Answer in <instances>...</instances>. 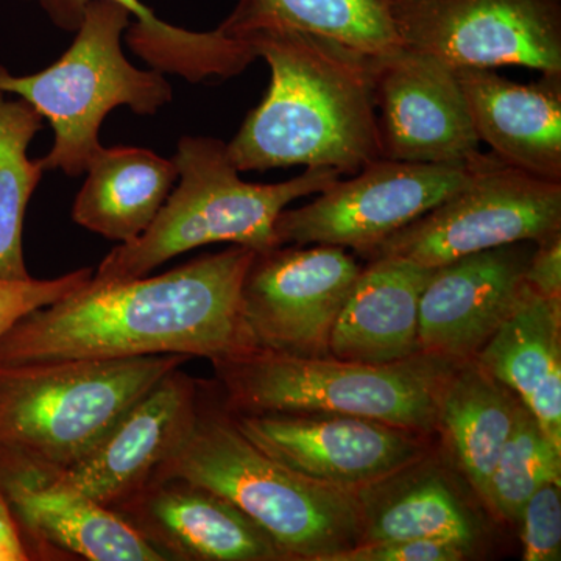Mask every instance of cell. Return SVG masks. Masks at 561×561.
<instances>
[{"label":"cell","mask_w":561,"mask_h":561,"mask_svg":"<svg viewBox=\"0 0 561 561\" xmlns=\"http://www.w3.org/2000/svg\"><path fill=\"white\" fill-rule=\"evenodd\" d=\"M471 556L451 542L434 540L360 541L328 561H461Z\"/></svg>","instance_id":"cell-29"},{"label":"cell","mask_w":561,"mask_h":561,"mask_svg":"<svg viewBox=\"0 0 561 561\" xmlns=\"http://www.w3.org/2000/svg\"><path fill=\"white\" fill-rule=\"evenodd\" d=\"M375 92L382 160L440 164L481 153L457 70L446 62L402 47L376 61Z\"/></svg>","instance_id":"cell-14"},{"label":"cell","mask_w":561,"mask_h":561,"mask_svg":"<svg viewBox=\"0 0 561 561\" xmlns=\"http://www.w3.org/2000/svg\"><path fill=\"white\" fill-rule=\"evenodd\" d=\"M535 243L478 251L435 267L421 294V353L474 359L526 297L524 273Z\"/></svg>","instance_id":"cell-15"},{"label":"cell","mask_w":561,"mask_h":561,"mask_svg":"<svg viewBox=\"0 0 561 561\" xmlns=\"http://www.w3.org/2000/svg\"><path fill=\"white\" fill-rule=\"evenodd\" d=\"M434 268L398 257L368 261L335 321L330 356L393 364L420 350V300Z\"/></svg>","instance_id":"cell-19"},{"label":"cell","mask_w":561,"mask_h":561,"mask_svg":"<svg viewBox=\"0 0 561 561\" xmlns=\"http://www.w3.org/2000/svg\"><path fill=\"white\" fill-rule=\"evenodd\" d=\"M479 140L512 168L561 183V76L516 83L493 69H457Z\"/></svg>","instance_id":"cell-18"},{"label":"cell","mask_w":561,"mask_h":561,"mask_svg":"<svg viewBox=\"0 0 561 561\" xmlns=\"http://www.w3.org/2000/svg\"><path fill=\"white\" fill-rule=\"evenodd\" d=\"M472 360L511 389L561 449V300L529 287Z\"/></svg>","instance_id":"cell-20"},{"label":"cell","mask_w":561,"mask_h":561,"mask_svg":"<svg viewBox=\"0 0 561 561\" xmlns=\"http://www.w3.org/2000/svg\"><path fill=\"white\" fill-rule=\"evenodd\" d=\"M524 280L535 294L561 300V231L535 243Z\"/></svg>","instance_id":"cell-31"},{"label":"cell","mask_w":561,"mask_h":561,"mask_svg":"<svg viewBox=\"0 0 561 561\" xmlns=\"http://www.w3.org/2000/svg\"><path fill=\"white\" fill-rule=\"evenodd\" d=\"M130 14L113 0H92L60 60L24 77L0 66V92L31 103L54 128V146L39 160L44 171L83 175L102 146L99 131L111 111L127 106L138 116H154L172 102V87L162 72L135 68L122 51Z\"/></svg>","instance_id":"cell-6"},{"label":"cell","mask_w":561,"mask_h":561,"mask_svg":"<svg viewBox=\"0 0 561 561\" xmlns=\"http://www.w3.org/2000/svg\"><path fill=\"white\" fill-rule=\"evenodd\" d=\"M44 117L24 99L0 92V279H31L22 251V228L33 192L46 172L27 157Z\"/></svg>","instance_id":"cell-25"},{"label":"cell","mask_w":561,"mask_h":561,"mask_svg":"<svg viewBox=\"0 0 561 561\" xmlns=\"http://www.w3.org/2000/svg\"><path fill=\"white\" fill-rule=\"evenodd\" d=\"M0 496L35 560L164 561L116 513L70 485L65 468L24 449L0 445Z\"/></svg>","instance_id":"cell-13"},{"label":"cell","mask_w":561,"mask_h":561,"mask_svg":"<svg viewBox=\"0 0 561 561\" xmlns=\"http://www.w3.org/2000/svg\"><path fill=\"white\" fill-rule=\"evenodd\" d=\"M523 560L559 561L561 559V485L546 483L524 504Z\"/></svg>","instance_id":"cell-28"},{"label":"cell","mask_w":561,"mask_h":561,"mask_svg":"<svg viewBox=\"0 0 561 561\" xmlns=\"http://www.w3.org/2000/svg\"><path fill=\"white\" fill-rule=\"evenodd\" d=\"M92 275L94 271L84 267L54 279H0V337L27 313L87 286Z\"/></svg>","instance_id":"cell-27"},{"label":"cell","mask_w":561,"mask_h":561,"mask_svg":"<svg viewBox=\"0 0 561 561\" xmlns=\"http://www.w3.org/2000/svg\"><path fill=\"white\" fill-rule=\"evenodd\" d=\"M271 66L272 80L228 146L239 172L289 165L354 175L381 160L376 61L335 41L284 27L241 36Z\"/></svg>","instance_id":"cell-2"},{"label":"cell","mask_w":561,"mask_h":561,"mask_svg":"<svg viewBox=\"0 0 561 561\" xmlns=\"http://www.w3.org/2000/svg\"><path fill=\"white\" fill-rule=\"evenodd\" d=\"M164 561H286L260 524L230 501L181 478H151L110 508Z\"/></svg>","instance_id":"cell-17"},{"label":"cell","mask_w":561,"mask_h":561,"mask_svg":"<svg viewBox=\"0 0 561 561\" xmlns=\"http://www.w3.org/2000/svg\"><path fill=\"white\" fill-rule=\"evenodd\" d=\"M33 559L27 542L22 537L7 501L0 496V561H31Z\"/></svg>","instance_id":"cell-32"},{"label":"cell","mask_w":561,"mask_h":561,"mask_svg":"<svg viewBox=\"0 0 561 561\" xmlns=\"http://www.w3.org/2000/svg\"><path fill=\"white\" fill-rule=\"evenodd\" d=\"M426 459L360 491L362 541L434 540L472 553L482 534L478 515L448 476Z\"/></svg>","instance_id":"cell-22"},{"label":"cell","mask_w":561,"mask_h":561,"mask_svg":"<svg viewBox=\"0 0 561 561\" xmlns=\"http://www.w3.org/2000/svg\"><path fill=\"white\" fill-rule=\"evenodd\" d=\"M151 478H181L220 494L260 524L287 560L328 561L364 537L360 491L306 478L272 459L224 405L206 404L203 394L190 438Z\"/></svg>","instance_id":"cell-3"},{"label":"cell","mask_w":561,"mask_h":561,"mask_svg":"<svg viewBox=\"0 0 561 561\" xmlns=\"http://www.w3.org/2000/svg\"><path fill=\"white\" fill-rule=\"evenodd\" d=\"M559 231L561 183L490 153L467 186L360 257H398L435 268L478 251L540 242Z\"/></svg>","instance_id":"cell-8"},{"label":"cell","mask_w":561,"mask_h":561,"mask_svg":"<svg viewBox=\"0 0 561 561\" xmlns=\"http://www.w3.org/2000/svg\"><path fill=\"white\" fill-rule=\"evenodd\" d=\"M362 265L335 245L276 247L254 254L242 284V313L257 348L330 356L335 321Z\"/></svg>","instance_id":"cell-11"},{"label":"cell","mask_w":561,"mask_h":561,"mask_svg":"<svg viewBox=\"0 0 561 561\" xmlns=\"http://www.w3.org/2000/svg\"><path fill=\"white\" fill-rule=\"evenodd\" d=\"M84 172L72 219L117 243L136 241L147 231L179 180L175 162L139 147L101 146Z\"/></svg>","instance_id":"cell-21"},{"label":"cell","mask_w":561,"mask_h":561,"mask_svg":"<svg viewBox=\"0 0 561 561\" xmlns=\"http://www.w3.org/2000/svg\"><path fill=\"white\" fill-rule=\"evenodd\" d=\"M179 187L147 231L119 243L92 275V283L142 278L186 251L228 242L264 253L279 247L275 225L291 202L320 194L341 179L332 168H308L275 184L247 183L220 139L186 136L176 147Z\"/></svg>","instance_id":"cell-4"},{"label":"cell","mask_w":561,"mask_h":561,"mask_svg":"<svg viewBox=\"0 0 561 561\" xmlns=\"http://www.w3.org/2000/svg\"><path fill=\"white\" fill-rule=\"evenodd\" d=\"M261 451L306 478L362 491L430 456L423 435L335 413H231Z\"/></svg>","instance_id":"cell-12"},{"label":"cell","mask_w":561,"mask_h":561,"mask_svg":"<svg viewBox=\"0 0 561 561\" xmlns=\"http://www.w3.org/2000/svg\"><path fill=\"white\" fill-rule=\"evenodd\" d=\"M254 254L231 245L157 276L90 279L18 320L0 337V367L165 354L213 362L256 350L242 313Z\"/></svg>","instance_id":"cell-1"},{"label":"cell","mask_w":561,"mask_h":561,"mask_svg":"<svg viewBox=\"0 0 561 561\" xmlns=\"http://www.w3.org/2000/svg\"><path fill=\"white\" fill-rule=\"evenodd\" d=\"M485 157L440 164L373 161L309 205L284 209L275 225L279 247L335 245L360 256L467 186Z\"/></svg>","instance_id":"cell-9"},{"label":"cell","mask_w":561,"mask_h":561,"mask_svg":"<svg viewBox=\"0 0 561 561\" xmlns=\"http://www.w3.org/2000/svg\"><path fill=\"white\" fill-rule=\"evenodd\" d=\"M201 398L197 382L181 367L169 371L90 451L65 468V478L92 501L113 508L183 448L197 423Z\"/></svg>","instance_id":"cell-16"},{"label":"cell","mask_w":561,"mask_h":561,"mask_svg":"<svg viewBox=\"0 0 561 561\" xmlns=\"http://www.w3.org/2000/svg\"><path fill=\"white\" fill-rule=\"evenodd\" d=\"M551 482L561 485V449L522 402L483 502L505 522L519 523L526 501Z\"/></svg>","instance_id":"cell-26"},{"label":"cell","mask_w":561,"mask_h":561,"mask_svg":"<svg viewBox=\"0 0 561 561\" xmlns=\"http://www.w3.org/2000/svg\"><path fill=\"white\" fill-rule=\"evenodd\" d=\"M187 360L165 354L0 367V445L68 468L162 376Z\"/></svg>","instance_id":"cell-7"},{"label":"cell","mask_w":561,"mask_h":561,"mask_svg":"<svg viewBox=\"0 0 561 561\" xmlns=\"http://www.w3.org/2000/svg\"><path fill=\"white\" fill-rule=\"evenodd\" d=\"M44 11L49 14L50 21L58 28L66 32H77L84 18V10L92 0H36ZM125 7L133 16L135 24L130 25L133 38L138 41H153L165 28V22L158 20L153 11L147 9L140 0H113Z\"/></svg>","instance_id":"cell-30"},{"label":"cell","mask_w":561,"mask_h":561,"mask_svg":"<svg viewBox=\"0 0 561 561\" xmlns=\"http://www.w3.org/2000/svg\"><path fill=\"white\" fill-rule=\"evenodd\" d=\"M459 364L424 353L373 365L261 348L213 360L228 412L335 413L421 435L437 431L443 391Z\"/></svg>","instance_id":"cell-5"},{"label":"cell","mask_w":561,"mask_h":561,"mask_svg":"<svg viewBox=\"0 0 561 561\" xmlns=\"http://www.w3.org/2000/svg\"><path fill=\"white\" fill-rule=\"evenodd\" d=\"M391 2L393 0H239L219 28L234 38L260 28H291L335 41L371 60H381L402 49Z\"/></svg>","instance_id":"cell-24"},{"label":"cell","mask_w":561,"mask_h":561,"mask_svg":"<svg viewBox=\"0 0 561 561\" xmlns=\"http://www.w3.org/2000/svg\"><path fill=\"white\" fill-rule=\"evenodd\" d=\"M522 401L476 360L461 362L446 383L437 431L451 448L457 467L481 500Z\"/></svg>","instance_id":"cell-23"},{"label":"cell","mask_w":561,"mask_h":561,"mask_svg":"<svg viewBox=\"0 0 561 561\" xmlns=\"http://www.w3.org/2000/svg\"><path fill=\"white\" fill-rule=\"evenodd\" d=\"M391 13L402 47L453 69L561 76L560 0H393Z\"/></svg>","instance_id":"cell-10"}]
</instances>
